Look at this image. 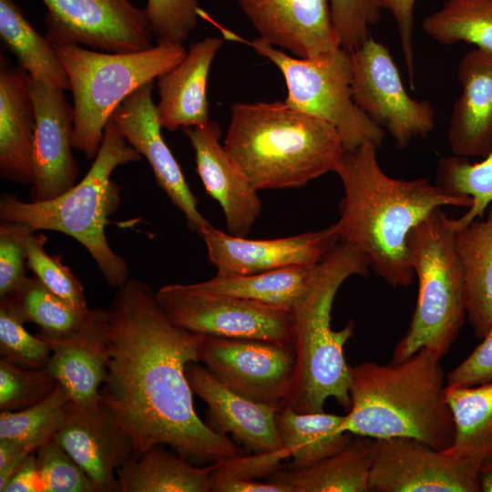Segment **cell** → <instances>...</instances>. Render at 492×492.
<instances>
[{"label":"cell","mask_w":492,"mask_h":492,"mask_svg":"<svg viewBox=\"0 0 492 492\" xmlns=\"http://www.w3.org/2000/svg\"><path fill=\"white\" fill-rule=\"evenodd\" d=\"M140 160L141 155L110 118L99 150L81 181L65 193L43 201L26 202L12 194H3L0 218L27 225L35 231H54L72 237L88 251L106 282L119 288L129 279V270L126 261L111 249L106 236L108 217L120 203V190L110 176L117 167Z\"/></svg>","instance_id":"obj_6"},{"label":"cell","mask_w":492,"mask_h":492,"mask_svg":"<svg viewBox=\"0 0 492 492\" xmlns=\"http://www.w3.org/2000/svg\"><path fill=\"white\" fill-rule=\"evenodd\" d=\"M377 149L365 143L343 153L334 172L344 195L333 225L339 241L364 253L378 276L393 287H406L415 276L406 244L411 229L436 209H468L472 199L427 178L390 177L379 165Z\"/></svg>","instance_id":"obj_2"},{"label":"cell","mask_w":492,"mask_h":492,"mask_svg":"<svg viewBox=\"0 0 492 492\" xmlns=\"http://www.w3.org/2000/svg\"><path fill=\"white\" fill-rule=\"evenodd\" d=\"M480 488L483 492H492V457L484 461L479 471Z\"/></svg>","instance_id":"obj_50"},{"label":"cell","mask_w":492,"mask_h":492,"mask_svg":"<svg viewBox=\"0 0 492 492\" xmlns=\"http://www.w3.org/2000/svg\"><path fill=\"white\" fill-rule=\"evenodd\" d=\"M46 7V37L53 45L72 43L110 53L152 46L144 9L129 0H41Z\"/></svg>","instance_id":"obj_14"},{"label":"cell","mask_w":492,"mask_h":492,"mask_svg":"<svg viewBox=\"0 0 492 492\" xmlns=\"http://www.w3.org/2000/svg\"><path fill=\"white\" fill-rule=\"evenodd\" d=\"M382 10H388L395 20L401 50L411 88H415V54L413 46L414 8L416 0H373Z\"/></svg>","instance_id":"obj_46"},{"label":"cell","mask_w":492,"mask_h":492,"mask_svg":"<svg viewBox=\"0 0 492 492\" xmlns=\"http://www.w3.org/2000/svg\"><path fill=\"white\" fill-rule=\"evenodd\" d=\"M455 247L464 272L466 318L481 339L492 325V202L482 217L457 230Z\"/></svg>","instance_id":"obj_26"},{"label":"cell","mask_w":492,"mask_h":492,"mask_svg":"<svg viewBox=\"0 0 492 492\" xmlns=\"http://www.w3.org/2000/svg\"><path fill=\"white\" fill-rule=\"evenodd\" d=\"M351 407L344 428L373 439L408 437L437 450L455 440V424L440 358L422 348L398 364L350 367Z\"/></svg>","instance_id":"obj_3"},{"label":"cell","mask_w":492,"mask_h":492,"mask_svg":"<svg viewBox=\"0 0 492 492\" xmlns=\"http://www.w3.org/2000/svg\"><path fill=\"white\" fill-rule=\"evenodd\" d=\"M63 64L73 95V148L95 159L104 129L115 109L139 87L175 67L186 56L180 43L110 53L66 43L53 46Z\"/></svg>","instance_id":"obj_8"},{"label":"cell","mask_w":492,"mask_h":492,"mask_svg":"<svg viewBox=\"0 0 492 492\" xmlns=\"http://www.w3.org/2000/svg\"><path fill=\"white\" fill-rule=\"evenodd\" d=\"M194 150L197 172L207 193L221 207L229 233L246 237L261 212L258 190L229 154L219 124L183 129Z\"/></svg>","instance_id":"obj_20"},{"label":"cell","mask_w":492,"mask_h":492,"mask_svg":"<svg viewBox=\"0 0 492 492\" xmlns=\"http://www.w3.org/2000/svg\"><path fill=\"white\" fill-rule=\"evenodd\" d=\"M317 265L241 276L216 275L194 284L202 290L249 299L292 313L313 278Z\"/></svg>","instance_id":"obj_32"},{"label":"cell","mask_w":492,"mask_h":492,"mask_svg":"<svg viewBox=\"0 0 492 492\" xmlns=\"http://www.w3.org/2000/svg\"><path fill=\"white\" fill-rule=\"evenodd\" d=\"M369 268L364 253L342 241L318 263L291 313L296 369L284 406L298 413H317L323 411L328 398H333L344 410L350 409L351 366L343 348L354 334V324L349 321L343 329L333 330L331 312L343 282L354 275L365 276Z\"/></svg>","instance_id":"obj_5"},{"label":"cell","mask_w":492,"mask_h":492,"mask_svg":"<svg viewBox=\"0 0 492 492\" xmlns=\"http://www.w3.org/2000/svg\"><path fill=\"white\" fill-rule=\"evenodd\" d=\"M44 234H29L26 241L27 267L51 292L71 305L87 309L84 287L69 267L63 264L59 255H49L45 250Z\"/></svg>","instance_id":"obj_38"},{"label":"cell","mask_w":492,"mask_h":492,"mask_svg":"<svg viewBox=\"0 0 492 492\" xmlns=\"http://www.w3.org/2000/svg\"><path fill=\"white\" fill-rule=\"evenodd\" d=\"M3 492H46V485L38 466L36 451L11 477Z\"/></svg>","instance_id":"obj_47"},{"label":"cell","mask_w":492,"mask_h":492,"mask_svg":"<svg viewBox=\"0 0 492 492\" xmlns=\"http://www.w3.org/2000/svg\"><path fill=\"white\" fill-rule=\"evenodd\" d=\"M198 362L224 385L276 412L292 388L296 354L292 343L202 335Z\"/></svg>","instance_id":"obj_11"},{"label":"cell","mask_w":492,"mask_h":492,"mask_svg":"<svg viewBox=\"0 0 492 492\" xmlns=\"http://www.w3.org/2000/svg\"><path fill=\"white\" fill-rule=\"evenodd\" d=\"M33 452L18 442L0 439V492Z\"/></svg>","instance_id":"obj_48"},{"label":"cell","mask_w":492,"mask_h":492,"mask_svg":"<svg viewBox=\"0 0 492 492\" xmlns=\"http://www.w3.org/2000/svg\"><path fill=\"white\" fill-rule=\"evenodd\" d=\"M35 231L29 226L3 220L0 225V298L12 294L27 277L26 241Z\"/></svg>","instance_id":"obj_43"},{"label":"cell","mask_w":492,"mask_h":492,"mask_svg":"<svg viewBox=\"0 0 492 492\" xmlns=\"http://www.w3.org/2000/svg\"><path fill=\"white\" fill-rule=\"evenodd\" d=\"M36 455L46 492H99L55 437L39 446Z\"/></svg>","instance_id":"obj_40"},{"label":"cell","mask_w":492,"mask_h":492,"mask_svg":"<svg viewBox=\"0 0 492 492\" xmlns=\"http://www.w3.org/2000/svg\"><path fill=\"white\" fill-rule=\"evenodd\" d=\"M260 38L301 58L341 47L329 0H237Z\"/></svg>","instance_id":"obj_19"},{"label":"cell","mask_w":492,"mask_h":492,"mask_svg":"<svg viewBox=\"0 0 492 492\" xmlns=\"http://www.w3.org/2000/svg\"><path fill=\"white\" fill-rule=\"evenodd\" d=\"M29 88L36 113L30 200L43 201L77 184L79 169L71 149L74 108L64 90L48 87L31 77Z\"/></svg>","instance_id":"obj_16"},{"label":"cell","mask_w":492,"mask_h":492,"mask_svg":"<svg viewBox=\"0 0 492 492\" xmlns=\"http://www.w3.org/2000/svg\"><path fill=\"white\" fill-rule=\"evenodd\" d=\"M281 443L290 453V468H305L339 452L350 441L345 415L298 413L287 406L276 412Z\"/></svg>","instance_id":"obj_29"},{"label":"cell","mask_w":492,"mask_h":492,"mask_svg":"<svg viewBox=\"0 0 492 492\" xmlns=\"http://www.w3.org/2000/svg\"><path fill=\"white\" fill-rule=\"evenodd\" d=\"M436 184L445 190L472 199L466 212L456 219L457 230L482 217L492 202V152L478 162L456 156L440 158Z\"/></svg>","instance_id":"obj_36"},{"label":"cell","mask_w":492,"mask_h":492,"mask_svg":"<svg viewBox=\"0 0 492 492\" xmlns=\"http://www.w3.org/2000/svg\"><path fill=\"white\" fill-rule=\"evenodd\" d=\"M154 81L144 84L126 97L112 114L118 129L152 169L157 185L185 216L197 233L210 223L200 213L179 164L161 135V125L152 99Z\"/></svg>","instance_id":"obj_17"},{"label":"cell","mask_w":492,"mask_h":492,"mask_svg":"<svg viewBox=\"0 0 492 492\" xmlns=\"http://www.w3.org/2000/svg\"><path fill=\"white\" fill-rule=\"evenodd\" d=\"M241 40L279 68L287 87L284 101L333 126L345 151L365 143L377 148L382 145L384 130L354 101L349 51L339 47L316 57L301 58L288 55L260 37Z\"/></svg>","instance_id":"obj_9"},{"label":"cell","mask_w":492,"mask_h":492,"mask_svg":"<svg viewBox=\"0 0 492 492\" xmlns=\"http://www.w3.org/2000/svg\"><path fill=\"white\" fill-rule=\"evenodd\" d=\"M57 381L46 367H22L0 359V411H18L47 397Z\"/></svg>","instance_id":"obj_39"},{"label":"cell","mask_w":492,"mask_h":492,"mask_svg":"<svg viewBox=\"0 0 492 492\" xmlns=\"http://www.w3.org/2000/svg\"><path fill=\"white\" fill-rule=\"evenodd\" d=\"M481 465L413 438L373 439L369 491L480 492Z\"/></svg>","instance_id":"obj_13"},{"label":"cell","mask_w":492,"mask_h":492,"mask_svg":"<svg viewBox=\"0 0 492 492\" xmlns=\"http://www.w3.org/2000/svg\"><path fill=\"white\" fill-rule=\"evenodd\" d=\"M69 401L64 388L57 384L47 397L30 407L1 411L0 439H10L36 451L60 430Z\"/></svg>","instance_id":"obj_35"},{"label":"cell","mask_w":492,"mask_h":492,"mask_svg":"<svg viewBox=\"0 0 492 492\" xmlns=\"http://www.w3.org/2000/svg\"><path fill=\"white\" fill-rule=\"evenodd\" d=\"M8 297L26 322L36 324V334L50 343L76 336L88 322L93 309L68 303L47 289L36 276L26 277Z\"/></svg>","instance_id":"obj_33"},{"label":"cell","mask_w":492,"mask_h":492,"mask_svg":"<svg viewBox=\"0 0 492 492\" xmlns=\"http://www.w3.org/2000/svg\"><path fill=\"white\" fill-rule=\"evenodd\" d=\"M107 311L103 403L129 436L133 457L168 445L193 464L243 454L198 416L186 366L202 335L175 325L146 282L128 279Z\"/></svg>","instance_id":"obj_1"},{"label":"cell","mask_w":492,"mask_h":492,"mask_svg":"<svg viewBox=\"0 0 492 492\" xmlns=\"http://www.w3.org/2000/svg\"><path fill=\"white\" fill-rule=\"evenodd\" d=\"M462 92L456 99L447 138L452 154L487 157L492 152V55L474 48L458 63Z\"/></svg>","instance_id":"obj_22"},{"label":"cell","mask_w":492,"mask_h":492,"mask_svg":"<svg viewBox=\"0 0 492 492\" xmlns=\"http://www.w3.org/2000/svg\"><path fill=\"white\" fill-rule=\"evenodd\" d=\"M422 27L440 44L465 42L492 55V0H446Z\"/></svg>","instance_id":"obj_34"},{"label":"cell","mask_w":492,"mask_h":492,"mask_svg":"<svg viewBox=\"0 0 492 492\" xmlns=\"http://www.w3.org/2000/svg\"><path fill=\"white\" fill-rule=\"evenodd\" d=\"M106 329L107 311L96 308L76 336L50 343L53 352L46 368L73 403L91 405L101 399L107 374Z\"/></svg>","instance_id":"obj_25"},{"label":"cell","mask_w":492,"mask_h":492,"mask_svg":"<svg viewBox=\"0 0 492 492\" xmlns=\"http://www.w3.org/2000/svg\"><path fill=\"white\" fill-rule=\"evenodd\" d=\"M455 440L446 451L481 464L492 457V380L476 386L446 385Z\"/></svg>","instance_id":"obj_31"},{"label":"cell","mask_w":492,"mask_h":492,"mask_svg":"<svg viewBox=\"0 0 492 492\" xmlns=\"http://www.w3.org/2000/svg\"><path fill=\"white\" fill-rule=\"evenodd\" d=\"M350 53L355 104L390 134L398 149L426 137L435 127V110L428 100L407 94L387 47L370 36Z\"/></svg>","instance_id":"obj_12"},{"label":"cell","mask_w":492,"mask_h":492,"mask_svg":"<svg viewBox=\"0 0 492 492\" xmlns=\"http://www.w3.org/2000/svg\"><path fill=\"white\" fill-rule=\"evenodd\" d=\"M438 208L407 235L410 262L418 281L410 325L392 354V364L422 348L440 359L450 350L466 318L464 272L455 247L456 219Z\"/></svg>","instance_id":"obj_7"},{"label":"cell","mask_w":492,"mask_h":492,"mask_svg":"<svg viewBox=\"0 0 492 492\" xmlns=\"http://www.w3.org/2000/svg\"><path fill=\"white\" fill-rule=\"evenodd\" d=\"M290 458L287 448L268 453L239 454L214 463L210 486L226 480L250 481L272 477L282 468V461Z\"/></svg>","instance_id":"obj_44"},{"label":"cell","mask_w":492,"mask_h":492,"mask_svg":"<svg viewBox=\"0 0 492 492\" xmlns=\"http://www.w3.org/2000/svg\"><path fill=\"white\" fill-rule=\"evenodd\" d=\"M333 28L341 47L349 52L370 36L368 27L381 18V9L373 0H329Z\"/></svg>","instance_id":"obj_42"},{"label":"cell","mask_w":492,"mask_h":492,"mask_svg":"<svg viewBox=\"0 0 492 492\" xmlns=\"http://www.w3.org/2000/svg\"><path fill=\"white\" fill-rule=\"evenodd\" d=\"M222 43V38L207 36L191 44L180 63L156 79L159 97L156 110L163 128L174 131L210 122L208 78Z\"/></svg>","instance_id":"obj_23"},{"label":"cell","mask_w":492,"mask_h":492,"mask_svg":"<svg viewBox=\"0 0 492 492\" xmlns=\"http://www.w3.org/2000/svg\"><path fill=\"white\" fill-rule=\"evenodd\" d=\"M197 0H147L144 8L158 43L186 41L198 25Z\"/></svg>","instance_id":"obj_41"},{"label":"cell","mask_w":492,"mask_h":492,"mask_svg":"<svg viewBox=\"0 0 492 492\" xmlns=\"http://www.w3.org/2000/svg\"><path fill=\"white\" fill-rule=\"evenodd\" d=\"M156 300L175 325L190 333L292 343L291 313L261 302L194 283L162 286Z\"/></svg>","instance_id":"obj_10"},{"label":"cell","mask_w":492,"mask_h":492,"mask_svg":"<svg viewBox=\"0 0 492 492\" xmlns=\"http://www.w3.org/2000/svg\"><path fill=\"white\" fill-rule=\"evenodd\" d=\"M214 463L199 466L162 446L131 457L118 471L120 492H210Z\"/></svg>","instance_id":"obj_28"},{"label":"cell","mask_w":492,"mask_h":492,"mask_svg":"<svg viewBox=\"0 0 492 492\" xmlns=\"http://www.w3.org/2000/svg\"><path fill=\"white\" fill-rule=\"evenodd\" d=\"M339 452L301 469L281 468L269 480L294 492H367L373 438L356 436Z\"/></svg>","instance_id":"obj_27"},{"label":"cell","mask_w":492,"mask_h":492,"mask_svg":"<svg viewBox=\"0 0 492 492\" xmlns=\"http://www.w3.org/2000/svg\"><path fill=\"white\" fill-rule=\"evenodd\" d=\"M212 492H294L290 486L273 481L265 483L258 480H226L211 484Z\"/></svg>","instance_id":"obj_49"},{"label":"cell","mask_w":492,"mask_h":492,"mask_svg":"<svg viewBox=\"0 0 492 492\" xmlns=\"http://www.w3.org/2000/svg\"><path fill=\"white\" fill-rule=\"evenodd\" d=\"M223 146L258 191L303 187L345 152L333 126L285 101L233 103Z\"/></svg>","instance_id":"obj_4"},{"label":"cell","mask_w":492,"mask_h":492,"mask_svg":"<svg viewBox=\"0 0 492 492\" xmlns=\"http://www.w3.org/2000/svg\"><path fill=\"white\" fill-rule=\"evenodd\" d=\"M29 79L21 67L0 56V174L31 185L36 113Z\"/></svg>","instance_id":"obj_24"},{"label":"cell","mask_w":492,"mask_h":492,"mask_svg":"<svg viewBox=\"0 0 492 492\" xmlns=\"http://www.w3.org/2000/svg\"><path fill=\"white\" fill-rule=\"evenodd\" d=\"M190 363L185 369L193 394L208 405V423L215 432L231 437L252 454L282 448L276 411L240 395L220 382L205 366Z\"/></svg>","instance_id":"obj_21"},{"label":"cell","mask_w":492,"mask_h":492,"mask_svg":"<svg viewBox=\"0 0 492 492\" xmlns=\"http://www.w3.org/2000/svg\"><path fill=\"white\" fill-rule=\"evenodd\" d=\"M26 323L8 297L0 298V359L27 367H46L53 352L52 345L29 333Z\"/></svg>","instance_id":"obj_37"},{"label":"cell","mask_w":492,"mask_h":492,"mask_svg":"<svg viewBox=\"0 0 492 492\" xmlns=\"http://www.w3.org/2000/svg\"><path fill=\"white\" fill-rule=\"evenodd\" d=\"M481 343L446 374V385L476 386L492 380V325Z\"/></svg>","instance_id":"obj_45"},{"label":"cell","mask_w":492,"mask_h":492,"mask_svg":"<svg viewBox=\"0 0 492 492\" xmlns=\"http://www.w3.org/2000/svg\"><path fill=\"white\" fill-rule=\"evenodd\" d=\"M99 492L118 490L117 471L133 456L131 440L102 399L91 405L69 401L55 436Z\"/></svg>","instance_id":"obj_18"},{"label":"cell","mask_w":492,"mask_h":492,"mask_svg":"<svg viewBox=\"0 0 492 492\" xmlns=\"http://www.w3.org/2000/svg\"><path fill=\"white\" fill-rule=\"evenodd\" d=\"M199 234L205 242L208 260L220 276L315 265L339 242L333 224L316 231L267 240L235 236L211 224Z\"/></svg>","instance_id":"obj_15"},{"label":"cell","mask_w":492,"mask_h":492,"mask_svg":"<svg viewBox=\"0 0 492 492\" xmlns=\"http://www.w3.org/2000/svg\"><path fill=\"white\" fill-rule=\"evenodd\" d=\"M0 37L29 77L52 88L70 90V83L53 45L28 22L14 0H0Z\"/></svg>","instance_id":"obj_30"}]
</instances>
